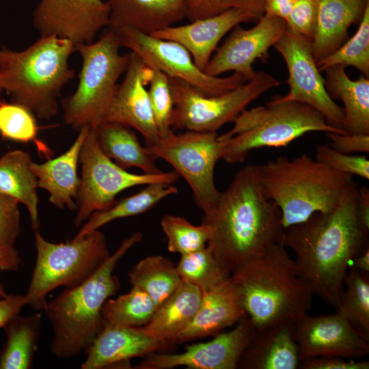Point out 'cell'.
<instances>
[{
    "label": "cell",
    "instance_id": "1",
    "mask_svg": "<svg viewBox=\"0 0 369 369\" xmlns=\"http://www.w3.org/2000/svg\"><path fill=\"white\" fill-rule=\"evenodd\" d=\"M357 184L328 213L316 212L284 230L281 244L295 254V262L313 295L337 308L353 258L368 247V234L356 217Z\"/></svg>",
    "mask_w": 369,
    "mask_h": 369
},
{
    "label": "cell",
    "instance_id": "2",
    "mask_svg": "<svg viewBox=\"0 0 369 369\" xmlns=\"http://www.w3.org/2000/svg\"><path fill=\"white\" fill-rule=\"evenodd\" d=\"M202 223L212 228L207 247L230 275L267 247L281 243L284 230L281 212L262 191L253 165L236 173Z\"/></svg>",
    "mask_w": 369,
    "mask_h": 369
},
{
    "label": "cell",
    "instance_id": "3",
    "mask_svg": "<svg viewBox=\"0 0 369 369\" xmlns=\"http://www.w3.org/2000/svg\"><path fill=\"white\" fill-rule=\"evenodd\" d=\"M230 277L256 329L296 323L311 307L312 290L281 243L254 256Z\"/></svg>",
    "mask_w": 369,
    "mask_h": 369
},
{
    "label": "cell",
    "instance_id": "4",
    "mask_svg": "<svg viewBox=\"0 0 369 369\" xmlns=\"http://www.w3.org/2000/svg\"><path fill=\"white\" fill-rule=\"evenodd\" d=\"M141 239L140 232H134L88 279L46 302L43 311L52 327L50 351L54 357L70 359L87 353L103 327L102 307L120 287L115 268Z\"/></svg>",
    "mask_w": 369,
    "mask_h": 369
},
{
    "label": "cell",
    "instance_id": "5",
    "mask_svg": "<svg viewBox=\"0 0 369 369\" xmlns=\"http://www.w3.org/2000/svg\"><path fill=\"white\" fill-rule=\"evenodd\" d=\"M256 168L262 191L279 208L284 229L316 212L331 211L355 182L353 176L305 154L292 159L279 156Z\"/></svg>",
    "mask_w": 369,
    "mask_h": 369
},
{
    "label": "cell",
    "instance_id": "6",
    "mask_svg": "<svg viewBox=\"0 0 369 369\" xmlns=\"http://www.w3.org/2000/svg\"><path fill=\"white\" fill-rule=\"evenodd\" d=\"M75 45L55 36L40 38L23 51L0 49V93L50 120L58 110L63 87L74 76L69 58Z\"/></svg>",
    "mask_w": 369,
    "mask_h": 369
},
{
    "label": "cell",
    "instance_id": "7",
    "mask_svg": "<svg viewBox=\"0 0 369 369\" xmlns=\"http://www.w3.org/2000/svg\"><path fill=\"white\" fill-rule=\"evenodd\" d=\"M232 122L230 131L218 136L223 142L221 159L232 165L244 162L253 150L284 147L310 132L346 133L329 126L314 108L277 97L244 109Z\"/></svg>",
    "mask_w": 369,
    "mask_h": 369
},
{
    "label": "cell",
    "instance_id": "8",
    "mask_svg": "<svg viewBox=\"0 0 369 369\" xmlns=\"http://www.w3.org/2000/svg\"><path fill=\"white\" fill-rule=\"evenodd\" d=\"M120 48L116 33L109 28L97 41L75 46L82 66L74 92L62 101L66 124L79 131L102 122L128 64V53L121 54Z\"/></svg>",
    "mask_w": 369,
    "mask_h": 369
},
{
    "label": "cell",
    "instance_id": "9",
    "mask_svg": "<svg viewBox=\"0 0 369 369\" xmlns=\"http://www.w3.org/2000/svg\"><path fill=\"white\" fill-rule=\"evenodd\" d=\"M36 258L25 297L27 305L43 310L48 295L76 286L93 275L110 256L105 234L97 230L83 238L55 243L35 230Z\"/></svg>",
    "mask_w": 369,
    "mask_h": 369
},
{
    "label": "cell",
    "instance_id": "10",
    "mask_svg": "<svg viewBox=\"0 0 369 369\" xmlns=\"http://www.w3.org/2000/svg\"><path fill=\"white\" fill-rule=\"evenodd\" d=\"M174 102V130L217 132L235 118L262 94L280 85L264 71H256L245 83L223 94L208 96L185 81L169 77Z\"/></svg>",
    "mask_w": 369,
    "mask_h": 369
},
{
    "label": "cell",
    "instance_id": "11",
    "mask_svg": "<svg viewBox=\"0 0 369 369\" xmlns=\"http://www.w3.org/2000/svg\"><path fill=\"white\" fill-rule=\"evenodd\" d=\"M79 163L81 177L76 199L74 225L78 227L90 216L115 202L116 196L133 187L162 182L173 184L180 175L176 171L155 174L130 173L114 163L100 149L94 128H90L82 146Z\"/></svg>",
    "mask_w": 369,
    "mask_h": 369
},
{
    "label": "cell",
    "instance_id": "12",
    "mask_svg": "<svg viewBox=\"0 0 369 369\" xmlns=\"http://www.w3.org/2000/svg\"><path fill=\"white\" fill-rule=\"evenodd\" d=\"M217 132L187 131L160 139L146 146L156 159L169 163L191 187L195 203L204 215L210 213L220 192L215 183L214 170L221 159L223 142Z\"/></svg>",
    "mask_w": 369,
    "mask_h": 369
},
{
    "label": "cell",
    "instance_id": "13",
    "mask_svg": "<svg viewBox=\"0 0 369 369\" xmlns=\"http://www.w3.org/2000/svg\"><path fill=\"white\" fill-rule=\"evenodd\" d=\"M111 29L116 33L121 47L135 53L149 66L159 69L168 77L182 80L205 95H219L248 81L236 72L226 77L207 74L195 65L188 50L176 42L130 27Z\"/></svg>",
    "mask_w": 369,
    "mask_h": 369
},
{
    "label": "cell",
    "instance_id": "14",
    "mask_svg": "<svg viewBox=\"0 0 369 369\" xmlns=\"http://www.w3.org/2000/svg\"><path fill=\"white\" fill-rule=\"evenodd\" d=\"M274 47L285 60L288 72L289 91L277 98L308 105L321 113L329 126L346 133L343 107L337 105L326 90L311 42L286 29Z\"/></svg>",
    "mask_w": 369,
    "mask_h": 369
},
{
    "label": "cell",
    "instance_id": "15",
    "mask_svg": "<svg viewBox=\"0 0 369 369\" xmlns=\"http://www.w3.org/2000/svg\"><path fill=\"white\" fill-rule=\"evenodd\" d=\"M255 331L247 315L234 329L217 334L210 341L189 345L180 353H150L135 368L169 369L185 366L193 369H236L241 355Z\"/></svg>",
    "mask_w": 369,
    "mask_h": 369
},
{
    "label": "cell",
    "instance_id": "16",
    "mask_svg": "<svg viewBox=\"0 0 369 369\" xmlns=\"http://www.w3.org/2000/svg\"><path fill=\"white\" fill-rule=\"evenodd\" d=\"M286 29L284 20L266 14L250 29L236 26L223 44L216 49L204 72L219 77L233 71L250 79L256 72L254 62L267 61L270 48L274 46Z\"/></svg>",
    "mask_w": 369,
    "mask_h": 369
},
{
    "label": "cell",
    "instance_id": "17",
    "mask_svg": "<svg viewBox=\"0 0 369 369\" xmlns=\"http://www.w3.org/2000/svg\"><path fill=\"white\" fill-rule=\"evenodd\" d=\"M109 21L105 0H39L33 12V23L40 36L68 39L75 46L92 42Z\"/></svg>",
    "mask_w": 369,
    "mask_h": 369
},
{
    "label": "cell",
    "instance_id": "18",
    "mask_svg": "<svg viewBox=\"0 0 369 369\" xmlns=\"http://www.w3.org/2000/svg\"><path fill=\"white\" fill-rule=\"evenodd\" d=\"M294 338L300 361L318 356L360 359L369 354L368 342L337 312L305 314L294 324Z\"/></svg>",
    "mask_w": 369,
    "mask_h": 369
},
{
    "label": "cell",
    "instance_id": "19",
    "mask_svg": "<svg viewBox=\"0 0 369 369\" xmlns=\"http://www.w3.org/2000/svg\"><path fill=\"white\" fill-rule=\"evenodd\" d=\"M151 76V68L137 54L130 52L124 77L118 84L102 121L135 129L143 136L146 146H152L161 139L146 89Z\"/></svg>",
    "mask_w": 369,
    "mask_h": 369
},
{
    "label": "cell",
    "instance_id": "20",
    "mask_svg": "<svg viewBox=\"0 0 369 369\" xmlns=\"http://www.w3.org/2000/svg\"><path fill=\"white\" fill-rule=\"evenodd\" d=\"M261 17L249 10L232 8L187 25H172L151 35L182 44L190 53L195 65L204 71L227 33L242 23L257 22Z\"/></svg>",
    "mask_w": 369,
    "mask_h": 369
},
{
    "label": "cell",
    "instance_id": "21",
    "mask_svg": "<svg viewBox=\"0 0 369 369\" xmlns=\"http://www.w3.org/2000/svg\"><path fill=\"white\" fill-rule=\"evenodd\" d=\"M173 345L147 334L141 327L105 323L81 364L82 369H103L128 364L131 359L167 352Z\"/></svg>",
    "mask_w": 369,
    "mask_h": 369
},
{
    "label": "cell",
    "instance_id": "22",
    "mask_svg": "<svg viewBox=\"0 0 369 369\" xmlns=\"http://www.w3.org/2000/svg\"><path fill=\"white\" fill-rule=\"evenodd\" d=\"M245 316L230 277L214 288L202 292L194 317L179 333L176 342L216 336Z\"/></svg>",
    "mask_w": 369,
    "mask_h": 369
},
{
    "label": "cell",
    "instance_id": "23",
    "mask_svg": "<svg viewBox=\"0 0 369 369\" xmlns=\"http://www.w3.org/2000/svg\"><path fill=\"white\" fill-rule=\"evenodd\" d=\"M91 127L79 130L73 144L61 155L42 163L31 162L30 168L34 174L38 187L49 194V202L59 208L77 210V199L80 184L77 167L80 152Z\"/></svg>",
    "mask_w": 369,
    "mask_h": 369
},
{
    "label": "cell",
    "instance_id": "24",
    "mask_svg": "<svg viewBox=\"0 0 369 369\" xmlns=\"http://www.w3.org/2000/svg\"><path fill=\"white\" fill-rule=\"evenodd\" d=\"M294 324L285 322L256 329L239 359L240 369H296L300 359Z\"/></svg>",
    "mask_w": 369,
    "mask_h": 369
},
{
    "label": "cell",
    "instance_id": "25",
    "mask_svg": "<svg viewBox=\"0 0 369 369\" xmlns=\"http://www.w3.org/2000/svg\"><path fill=\"white\" fill-rule=\"evenodd\" d=\"M105 1L109 7V29L130 27L152 34L186 18L184 0Z\"/></svg>",
    "mask_w": 369,
    "mask_h": 369
},
{
    "label": "cell",
    "instance_id": "26",
    "mask_svg": "<svg viewBox=\"0 0 369 369\" xmlns=\"http://www.w3.org/2000/svg\"><path fill=\"white\" fill-rule=\"evenodd\" d=\"M369 0H318L317 20L312 50L316 62L342 45L348 28L359 24Z\"/></svg>",
    "mask_w": 369,
    "mask_h": 369
},
{
    "label": "cell",
    "instance_id": "27",
    "mask_svg": "<svg viewBox=\"0 0 369 369\" xmlns=\"http://www.w3.org/2000/svg\"><path fill=\"white\" fill-rule=\"evenodd\" d=\"M202 292L196 286L182 281L179 287L160 304L144 331L152 338L173 345L179 333L194 317Z\"/></svg>",
    "mask_w": 369,
    "mask_h": 369
},
{
    "label": "cell",
    "instance_id": "28",
    "mask_svg": "<svg viewBox=\"0 0 369 369\" xmlns=\"http://www.w3.org/2000/svg\"><path fill=\"white\" fill-rule=\"evenodd\" d=\"M345 68L337 65L324 70L326 90L333 100L344 104L345 131L369 135V79L363 75L352 80Z\"/></svg>",
    "mask_w": 369,
    "mask_h": 369
},
{
    "label": "cell",
    "instance_id": "29",
    "mask_svg": "<svg viewBox=\"0 0 369 369\" xmlns=\"http://www.w3.org/2000/svg\"><path fill=\"white\" fill-rule=\"evenodd\" d=\"M94 128L102 151L120 167L126 169L135 167L147 174L161 172L156 165L157 159L141 145L130 127L104 122Z\"/></svg>",
    "mask_w": 369,
    "mask_h": 369
},
{
    "label": "cell",
    "instance_id": "30",
    "mask_svg": "<svg viewBox=\"0 0 369 369\" xmlns=\"http://www.w3.org/2000/svg\"><path fill=\"white\" fill-rule=\"evenodd\" d=\"M32 159L25 151L13 150L0 157V193L25 205L31 226L38 230L37 179L30 168Z\"/></svg>",
    "mask_w": 369,
    "mask_h": 369
},
{
    "label": "cell",
    "instance_id": "31",
    "mask_svg": "<svg viewBox=\"0 0 369 369\" xmlns=\"http://www.w3.org/2000/svg\"><path fill=\"white\" fill-rule=\"evenodd\" d=\"M41 325L40 312L28 316L19 314L6 323L3 328L5 340L0 349V369L32 368Z\"/></svg>",
    "mask_w": 369,
    "mask_h": 369
},
{
    "label": "cell",
    "instance_id": "32",
    "mask_svg": "<svg viewBox=\"0 0 369 369\" xmlns=\"http://www.w3.org/2000/svg\"><path fill=\"white\" fill-rule=\"evenodd\" d=\"M178 189L172 184L151 183L139 192L122 198L109 208L92 213L73 238L79 239L99 230L105 225L122 218L142 214L165 197L177 193Z\"/></svg>",
    "mask_w": 369,
    "mask_h": 369
},
{
    "label": "cell",
    "instance_id": "33",
    "mask_svg": "<svg viewBox=\"0 0 369 369\" xmlns=\"http://www.w3.org/2000/svg\"><path fill=\"white\" fill-rule=\"evenodd\" d=\"M132 287L145 292L157 307L179 287L182 280L176 266L160 255L147 256L129 271Z\"/></svg>",
    "mask_w": 369,
    "mask_h": 369
},
{
    "label": "cell",
    "instance_id": "34",
    "mask_svg": "<svg viewBox=\"0 0 369 369\" xmlns=\"http://www.w3.org/2000/svg\"><path fill=\"white\" fill-rule=\"evenodd\" d=\"M336 312L345 318L366 341H369V273L351 268L347 273Z\"/></svg>",
    "mask_w": 369,
    "mask_h": 369
},
{
    "label": "cell",
    "instance_id": "35",
    "mask_svg": "<svg viewBox=\"0 0 369 369\" xmlns=\"http://www.w3.org/2000/svg\"><path fill=\"white\" fill-rule=\"evenodd\" d=\"M156 308L157 305L149 295L132 287L128 292L105 302L102 310L103 325L142 327L150 320Z\"/></svg>",
    "mask_w": 369,
    "mask_h": 369
},
{
    "label": "cell",
    "instance_id": "36",
    "mask_svg": "<svg viewBox=\"0 0 369 369\" xmlns=\"http://www.w3.org/2000/svg\"><path fill=\"white\" fill-rule=\"evenodd\" d=\"M176 269L182 281L197 286L202 292L214 288L230 277L207 246L180 256Z\"/></svg>",
    "mask_w": 369,
    "mask_h": 369
},
{
    "label": "cell",
    "instance_id": "37",
    "mask_svg": "<svg viewBox=\"0 0 369 369\" xmlns=\"http://www.w3.org/2000/svg\"><path fill=\"white\" fill-rule=\"evenodd\" d=\"M355 34L333 53L316 63L320 71L341 65L353 66L369 77V3L366 5Z\"/></svg>",
    "mask_w": 369,
    "mask_h": 369
},
{
    "label": "cell",
    "instance_id": "38",
    "mask_svg": "<svg viewBox=\"0 0 369 369\" xmlns=\"http://www.w3.org/2000/svg\"><path fill=\"white\" fill-rule=\"evenodd\" d=\"M161 226L167 237V249L180 256L206 247L212 234V228L206 223L195 226L183 217L172 215L162 217Z\"/></svg>",
    "mask_w": 369,
    "mask_h": 369
},
{
    "label": "cell",
    "instance_id": "39",
    "mask_svg": "<svg viewBox=\"0 0 369 369\" xmlns=\"http://www.w3.org/2000/svg\"><path fill=\"white\" fill-rule=\"evenodd\" d=\"M40 129L36 115L27 107L12 101L0 100V136L2 139L43 145L37 139Z\"/></svg>",
    "mask_w": 369,
    "mask_h": 369
},
{
    "label": "cell",
    "instance_id": "40",
    "mask_svg": "<svg viewBox=\"0 0 369 369\" xmlns=\"http://www.w3.org/2000/svg\"><path fill=\"white\" fill-rule=\"evenodd\" d=\"M150 67L152 76L148 92L158 133L160 138L163 139L174 133L172 127L174 102L169 77L159 69Z\"/></svg>",
    "mask_w": 369,
    "mask_h": 369
},
{
    "label": "cell",
    "instance_id": "41",
    "mask_svg": "<svg viewBox=\"0 0 369 369\" xmlns=\"http://www.w3.org/2000/svg\"><path fill=\"white\" fill-rule=\"evenodd\" d=\"M186 18L189 22L210 17L232 8L251 10L260 16L264 14V0H184Z\"/></svg>",
    "mask_w": 369,
    "mask_h": 369
},
{
    "label": "cell",
    "instance_id": "42",
    "mask_svg": "<svg viewBox=\"0 0 369 369\" xmlns=\"http://www.w3.org/2000/svg\"><path fill=\"white\" fill-rule=\"evenodd\" d=\"M315 159L334 170L369 180V161L366 156L338 152L327 144L316 148Z\"/></svg>",
    "mask_w": 369,
    "mask_h": 369
},
{
    "label": "cell",
    "instance_id": "43",
    "mask_svg": "<svg viewBox=\"0 0 369 369\" xmlns=\"http://www.w3.org/2000/svg\"><path fill=\"white\" fill-rule=\"evenodd\" d=\"M318 0H300L294 3L286 20L288 30L312 42L316 25Z\"/></svg>",
    "mask_w": 369,
    "mask_h": 369
},
{
    "label": "cell",
    "instance_id": "44",
    "mask_svg": "<svg viewBox=\"0 0 369 369\" xmlns=\"http://www.w3.org/2000/svg\"><path fill=\"white\" fill-rule=\"evenodd\" d=\"M19 203L0 193V245L14 247L20 233Z\"/></svg>",
    "mask_w": 369,
    "mask_h": 369
},
{
    "label": "cell",
    "instance_id": "45",
    "mask_svg": "<svg viewBox=\"0 0 369 369\" xmlns=\"http://www.w3.org/2000/svg\"><path fill=\"white\" fill-rule=\"evenodd\" d=\"M301 369H368V361L337 356H318L301 360Z\"/></svg>",
    "mask_w": 369,
    "mask_h": 369
},
{
    "label": "cell",
    "instance_id": "46",
    "mask_svg": "<svg viewBox=\"0 0 369 369\" xmlns=\"http://www.w3.org/2000/svg\"><path fill=\"white\" fill-rule=\"evenodd\" d=\"M325 135L331 141L329 146L338 152L349 154L369 152V135L335 133Z\"/></svg>",
    "mask_w": 369,
    "mask_h": 369
},
{
    "label": "cell",
    "instance_id": "47",
    "mask_svg": "<svg viewBox=\"0 0 369 369\" xmlns=\"http://www.w3.org/2000/svg\"><path fill=\"white\" fill-rule=\"evenodd\" d=\"M27 305L25 295H7L0 298V328L14 316L19 314L24 306Z\"/></svg>",
    "mask_w": 369,
    "mask_h": 369
},
{
    "label": "cell",
    "instance_id": "48",
    "mask_svg": "<svg viewBox=\"0 0 369 369\" xmlns=\"http://www.w3.org/2000/svg\"><path fill=\"white\" fill-rule=\"evenodd\" d=\"M21 264V258L15 247L0 245V271H16ZM5 289L0 282V298L7 295Z\"/></svg>",
    "mask_w": 369,
    "mask_h": 369
},
{
    "label": "cell",
    "instance_id": "49",
    "mask_svg": "<svg viewBox=\"0 0 369 369\" xmlns=\"http://www.w3.org/2000/svg\"><path fill=\"white\" fill-rule=\"evenodd\" d=\"M356 217L359 226L365 232H369V189L358 188L356 202Z\"/></svg>",
    "mask_w": 369,
    "mask_h": 369
},
{
    "label": "cell",
    "instance_id": "50",
    "mask_svg": "<svg viewBox=\"0 0 369 369\" xmlns=\"http://www.w3.org/2000/svg\"><path fill=\"white\" fill-rule=\"evenodd\" d=\"M292 0H264V14L287 20L293 6Z\"/></svg>",
    "mask_w": 369,
    "mask_h": 369
},
{
    "label": "cell",
    "instance_id": "51",
    "mask_svg": "<svg viewBox=\"0 0 369 369\" xmlns=\"http://www.w3.org/2000/svg\"><path fill=\"white\" fill-rule=\"evenodd\" d=\"M351 268L369 273V247L357 254L351 260Z\"/></svg>",
    "mask_w": 369,
    "mask_h": 369
},
{
    "label": "cell",
    "instance_id": "52",
    "mask_svg": "<svg viewBox=\"0 0 369 369\" xmlns=\"http://www.w3.org/2000/svg\"><path fill=\"white\" fill-rule=\"evenodd\" d=\"M294 3L300 0H292Z\"/></svg>",
    "mask_w": 369,
    "mask_h": 369
}]
</instances>
